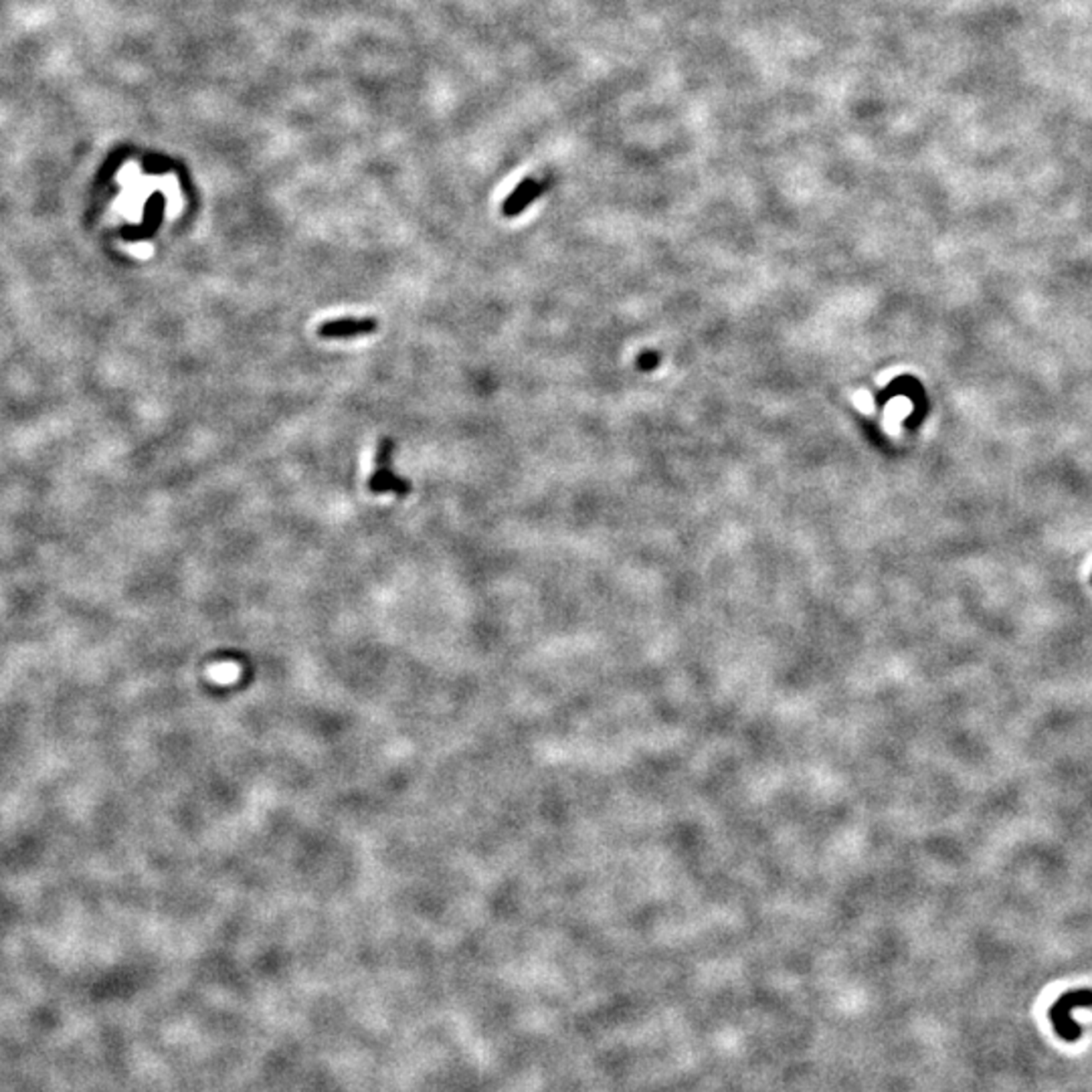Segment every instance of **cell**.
I'll use <instances>...</instances> for the list:
<instances>
[{
	"mask_svg": "<svg viewBox=\"0 0 1092 1092\" xmlns=\"http://www.w3.org/2000/svg\"><path fill=\"white\" fill-rule=\"evenodd\" d=\"M1080 1007H1092V989H1075L1066 991L1054 1001L1048 1015L1054 1025V1032L1064 1042H1078L1082 1038V1028L1072 1020V1011Z\"/></svg>",
	"mask_w": 1092,
	"mask_h": 1092,
	"instance_id": "1",
	"label": "cell"
},
{
	"mask_svg": "<svg viewBox=\"0 0 1092 1092\" xmlns=\"http://www.w3.org/2000/svg\"><path fill=\"white\" fill-rule=\"evenodd\" d=\"M393 439L384 437L378 442L377 457H374V472L368 480V490L373 494H397L407 496L411 492V482L403 480L393 472Z\"/></svg>",
	"mask_w": 1092,
	"mask_h": 1092,
	"instance_id": "2",
	"label": "cell"
},
{
	"mask_svg": "<svg viewBox=\"0 0 1092 1092\" xmlns=\"http://www.w3.org/2000/svg\"><path fill=\"white\" fill-rule=\"evenodd\" d=\"M378 330V322L374 318H336L328 320L318 328V336L326 340L336 338H356V336H368Z\"/></svg>",
	"mask_w": 1092,
	"mask_h": 1092,
	"instance_id": "3",
	"label": "cell"
},
{
	"mask_svg": "<svg viewBox=\"0 0 1092 1092\" xmlns=\"http://www.w3.org/2000/svg\"><path fill=\"white\" fill-rule=\"evenodd\" d=\"M542 189H545V186H542V182H536V180H526L524 185H520L518 189L514 190V195L508 199V203L504 205V213L506 215L520 213V210L526 207V205H531L532 200L536 199L538 195H541Z\"/></svg>",
	"mask_w": 1092,
	"mask_h": 1092,
	"instance_id": "4",
	"label": "cell"
},
{
	"mask_svg": "<svg viewBox=\"0 0 1092 1092\" xmlns=\"http://www.w3.org/2000/svg\"><path fill=\"white\" fill-rule=\"evenodd\" d=\"M1090 581H1092V576H1090Z\"/></svg>",
	"mask_w": 1092,
	"mask_h": 1092,
	"instance_id": "5",
	"label": "cell"
}]
</instances>
